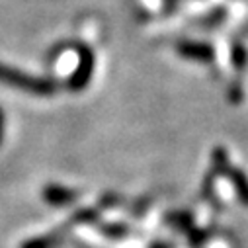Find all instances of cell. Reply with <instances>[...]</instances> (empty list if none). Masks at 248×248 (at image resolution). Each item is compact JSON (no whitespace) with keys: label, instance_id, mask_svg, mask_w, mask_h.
<instances>
[{"label":"cell","instance_id":"10","mask_svg":"<svg viewBox=\"0 0 248 248\" xmlns=\"http://www.w3.org/2000/svg\"><path fill=\"white\" fill-rule=\"evenodd\" d=\"M4 135H6V111L0 108V145L4 143Z\"/></svg>","mask_w":248,"mask_h":248},{"label":"cell","instance_id":"3","mask_svg":"<svg viewBox=\"0 0 248 248\" xmlns=\"http://www.w3.org/2000/svg\"><path fill=\"white\" fill-rule=\"evenodd\" d=\"M176 51L182 59L196 61V63H203V65H209L215 61V49L203 41H178Z\"/></svg>","mask_w":248,"mask_h":248},{"label":"cell","instance_id":"7","mask_svg":"<svg viewBox=\"0 0 248 248\" xmlns=\"http://www.w3.org/2000/svg\"><path fill=\"white\" fill-rule=\"evenodd\" d=\"M100 232L109 238H123L129 234V227L121 223H106V225H100Z\"/></svg>","mask_w":248,"mask_h":248},{"label":"cell","instance_id":"8","mask_svg":"<svg viewBox=\"0 0 248 248\" xmlns=\"http://www.w3.org/2000/svg\"><path fill=\"white\" fill-rule=\"evenodd\" d=\"M98 219H100V213H98L96 209H78V211L71 217V223H73V225H80V223L90 225V223H98Z\"/></svg>","mask_w":248,"mask_h":248},{"label":"cell","instance_id":"5","mask_svg":"<svg viewBox=\"0 0 248 248\" xmlns=\"http://www.w3.org/2000/svg\"><path fill=\"white\" fill-rule=\"evenodd\" d=\"M71 225H73V223L69 221V225L61 227V229H57V231H53V232L28 238V240H24V242L20 244V248H59L61 242H63V238H65V234L69 232V227H71Z\"/></svg>","mask_w":248,"mask_h":248},{"label":"cell","instance_id":"2","mask_svg":"<svg viewBox=\"0 0 248 248\" xmlns=\"http://www.w3.org/2000/svg\"><path fill=\"white\" fill-rule=\"evenodd\" d=\"M77 53H78V63L75 73L71 75V78L67 80V88L71 92H82L88 88V84L92 82L94 77V67H96V57L94 51L88 45H77Z\"/></svg>","mask_w":248,"mask_h":248},{"label":"cell","instance_id":"4","mask_svg":"<svg viewBox=\"0 0 248 248\" xmlns=\"http://www.w3.org/2000/svg\"><path fill=\"white\" fill-rule=\"evenodd\" d=\"M41 198L51 207H67L78 200V192L67 188V186H61V184H47L41 190Z\"/></svg>","mask_w":248,"mask_h":248},{"label":"cell","instance_id":"6","mask_svg":"<svg viewBox=\"0 0 248 248\" xmlns=\"http://www.w3.org/2000/svg\"><path fill=\"white\" fill-rule=\"evenodd\" d=\"M225 176L231 180V184H232V188H234L236 198L240 200V203L248 207V176L242 170L234 168L232 164L229 166V170L225 172Z\"/></svg>","mask_w":248,"mask_h":248},{"label":"cell","instance_id":"9","mask_svg":"<svg viewBox=\"0 0 248 248\" xmlns=\"http://www.w3.org/2000/svg\"><path fill=\"white\" fill-rule=\"evenodd\" d=\"M232 63H234L236 69H242L248 63V51L242 45H234V49H232Z\"/></svg>","mask_w":248,"mask_h":248},{"label":"cell","instance_id":"1","mask_svg":"<svg viewBox=\"0 0 248 248\" xmlns=\"http://www.w3.org/2000/svg\"><path fill=\"white\" fill-rule=\"evenodd\" d=\"M0 84L8 88L20 90L30 96H39V98H49L59 92V82L51 77H37L30 75L18 67L0 63Z\"/></svg>","mask_w":248,"mask_h":248}]
</instances>
